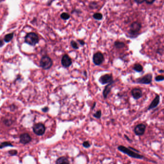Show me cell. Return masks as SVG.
<instances>
[{
	"instance_id": "7a4b0ae2",
	"label": "cell",
	"mask_w": 164,
	"mask_h": 164,
	"mask_svg": "<svg viewBox=\"0 0 164 164\" xmlns=\"http://www.w3.org/2000/svg\"><path fill=\"white\" fill-rule=\"evenodd\" d=\"M118 149L119 150L123 152L124 153H126L128 156H131V157L137 159H142L144 157L143 156L139 155V153H136L135 152L129 149V148H126L123 145H120L118 147Z\"/></svg>"
},
{
	"instance_id": "f1b7e54d",
	"label": "cell",
	"mask_w": 164,
	"mask_h": 164,
	"mask_svg": "<svg viewBox=\"0 0 164 164\" xmlns=\"http://www.w3.org/2000/svg\"><path fill=\"white\" fill-rule=\"evenodd\" d=\"M156 0H145L146 3H147L148 4H153Z\"/></svg>"
},
{
	"instance_id": "1f68e13d",
	"label": "cell",
	"mask_w": 164,
	"mask_h": 164,
	"mask_svg": "<svg viewBox=\"0 0 164 164\" xmlns=\"http://www.w3.org/2000/svg\"><path fill=\"white\" fill-rule=\"evenodd\" d=\"M3 45H4L3 41L2 40V39H0V47H2L3 46Z\"/></svg>"
},
{
	"instance_id": "cb8c5ba5",
	"label": "cell",
	"mask_w": 164,
	"mask_h": 164,
	"mask_svg": "<svg viewBox=\"0 0 164 164\" xmlns=\"http://www.w3.org/2000/svg\"><path fill=\"white\" fill-rule=\"evenodd\" d=\"M71 46L74 49H79V47L77 42L74 40H72L71 41Z\"/></svg>"
},
{
	"instance_id": "4fadbf2b",
	"label": "cell",
	"mask_w": 164,
	"mask_h": 164,
	"mask_svg": "<svg viewBox=\"0 0 164 164\" xmlns=\"http://www.w3.org/2000/svg\"><path fill=\"white\" fill-rule=\"evenodd\" d=\"M114 83V81H113V82L110 83L109 84H108L105 86V88L104 89L103 91V96H104V99H107L108 95L109 94L110 92H111L112 88H113V84Z\"/></svg>"
},
{
	"instance_id": "d6986e66",
	"label": "cell",
	"mask_w": 164,
	"mask_h": 164,
	"mask_svg": "<svg viewBox=\"0 0 164 164\" xmlns=\"http://www.w3.org/2000/svg\"><path fill=\"white\" fill-rule=\"evenodd\" d=\"M93 17L97 20H101L103 18V14L100 13H96L93 14Z\"/></svg>"
},
{
	"instance_id": "4dcf8cb0",
	"label": "cell",
	"mask_w": 164,
	"mask_h": 164,
	"mask_svg": "<svg viewBox=\"0 0 164 164\" xmlns=\"http://www.w3.org/2000/svg\"><path fill=\"white\" fill-rule=\"evenodd\" d=\"M42 110L44 112H48V110H49V108H48V107H44V108L42 109Z\"/></svg>"
},
{
	"instance_id": "484cf974",
	"label": "cell",
	"mask_w": 164,
	"mask_h": 164,
	"mask_svg": "<svg viewBox=\"0 0 164 164\" xmlns=\"http://www.w3.org/2000/svg\"><path fill=\"white\" fill-rule=\"evenodd\" d=\"M83 146L85 148L90 147V144L88 141H85L82 144Z\"/></svg>"
},
{
	"instance_id": "ac0fdd59",
	"label": "cell",
	"mask_w": 164,
	"mask_h": 164,
	"mask_svg": "<svg viewBox=\"0 0 164 164\" xmlns=\"http://www.w3.org/2000/svg\"><path fill=\"white\" fill-rule=\"evenodd\" d=\"M13 36H14V33H10V34H7L4 37V41L6 42H10L12 39V38H13Z\"/></svg>"
},
{
	"instance_id": "30bf717a",
	"label": "cell",
	"mask_w": 164,
	"mask_h": 164,
	"mask_svg": "<svg viewBox=\"0 0 164 164\" xmlns=\"http://www.w3.org/2000/svg\"><path fill=\"white\" fill-rule=\"evenodd\" d=\"M146 125L144 124H139L137 125L134 129L135 134L138 136L142 135L145 132Z\"/></svg>"
},
{
	"instance_id": "836d02e7",
	"label": "cell",
	"mask_w": 164,
	"mask_h": 164,
	"mask_svg": "<svg viewBox=\"0 0 164 164\" xmlns=\"http://www.w3.org/2000/svg\"><path fill=\"white\" fill-rule=\"evenodd\" d=\"M159 72L160 73H164V71H163V70H159Z\"/></svg>"
},
{
	"instance_id": "9c48e42d",
	"label": "cell",
	"mask_w": 164,
	"mask_h": 164,
	"mask_svg": "<svg viewBox=\"0 0 164 164\" xmlns=\"http://www.w3.org/2000/svg\"><path fill=\"white\" fill-rule=\"evenodd\" d=\"M61 63L64 67L68 68L71 65L72 63V61L71 58L67 54L63 55V57L61 60Z\"/></svg>"
},
{
	"instance_id": "277c9868",
	"label": "cell",
	"mask_w": 164,
	"mask_h": 164,
	"mask_svg": "<svg viewBox=\"0 0 164 164\" xmlns=\"http://www.w3.org/2000/svg\"><path fill=\"white\" fill-rule=\"evenodd\" d=\"M52 59L47 56H45L41 58L40 60V66L44 70H48L52 65Z\"/></svg>"
},
{
	"instance_id": "3957f363",
	"label": "cell",
	"mask_w": 164,
	"mask_h": 164,
	"mask_svg": "<svg viewBox=\"0 0 164 164\" xmlns=\"http://www.w3.org/2000/svg\"><path fill=\"white\" fill-rule=\"evenodd\" d=\"M38 36L33 32L28 33L25 37V42L31 46H35L38 43Z\"/></svg>"
},
{
	"instance_id": "5bb4252c",
	"label": "cell",
	"mask_w": 164,
	"mask_h": 164,
	"mask_svg": "<svg viewBox=\"0 0 164 164\" xmlns=\"http://www.w3.org/2000/svg\"><path fill=\"white\" fill-rule=\"evenodd\" d=\"M160 103V96L158 95H156L155 98L153 99V100L152 101L149 107L148 108V110H149L151 109H153L157 107Z\"/></svg>"
},
{
	"instance_id": "603a6c76",
	"label": "cell",
	"mask_w": 164,
	"mask_h": 164,
	"mask_svg": "<svg viewBox=\"0 0 164 164\" xmlns=\"http://www.w3.org/2000/svg\"><path fill=\"white\" fill-rule=\"evenodd\" d=\"M98 3L95 2H91L89 4V7L91 9H94L97 8L98 7Z\"/></svg>"
},
{
	"instance_id": "5b68a950",
	"label": "cell",
	"mask_w": 164,
	"mask_h": 164,
	"mask_svg": "<svg viewBox=\"0 0 164 164\" xmlns=\"http://www.w3.org/2000/svg\"><path fill=\"white\" fill-rule=\"evenodd\" d=\"M152 78L153 75L152 74H148L142 77L139 78L138 79H136L135 82L137 84L149 85L151 84L152 81Z\"/></svg>"
},
{
	"instance_id": "52a82bcc",
	"label": "cell",
	"mask_w": 164,
	"mask_h": 164,
	"mask_svg": "<svg viewBox=\"0 0 164 164\" xmlns=\"http://www.w3.org/2000/svg\"><path fill=\"white\" fill-rule=\"evenodd\" d=\"M93 62L96 65H100L104 62V55L102 52H96L93 56Z\"/></svg>"
},
{
	"instance_id": "8fae6325",
	"label": "cell",
	"mask_w": 164,
	"mask_h": 164,
	"mask_svg": "<svg viewBox=\"0 0 164 164\" xmlns=\"http://www.w3.org/2000/svg\"><path fill=\"white\" fill-rule=\"evenodd\" d=\"M31 140V137L28 134H23L20 136V142L24 145L30 142Z\"/></svg>"
},
{
	"instance_id": "d6a6232c",
	"label": "cell",
	"mask_w": 164,
	"mask_h": 164,
	"mask_svg": "<svg viewBox=\"0 0 164 164\" xmlns=\"http://www.w3.org/2000/svg\"><path fill=\"white\" fill-rule=\"evenodd\" d=\"M96 104V102H94V103H93V106L91 107V109H92V110H93V109H94V108L95 107Z\"/></svg>"
},
{
	"instance_id": "e0dca14e",
	"label": "cell",
	"mask_w": 164,
	"mask_h": 164,
	"mask_svg": "<svg viewBox=\"0 0 164 164\" xmlns=\"http://www.w3.org/2000/svg\"><path fill=\"white\" fill-rule=\"evenodd\" d=\"M133 69L135 71H137L138 73H140L143 71V68L141 64L139 63H136L134 64Z\"/></svg>"
},
{
	"instance_id": "f546056e",
	"label": "cell",
	"mask_w": 164,
	"mask_h": 164,
	"mask_svg": "<svg viewBox=\"0 0 164 164\" xmlns=\"http://www.w3.org/2000/svg\"><path fill=\"white\" fill-rule=\"evenodd\" d=\"M134 1L138 4H142L145 1V0H134Z\"/></svg>"
},
{
	"instance_id": "9a60e30c",
	"label": "cell",
	"mask_w": 164,
	"mask_h": 164,
	"mask_svg": "<svg viewBox=\"0 0 164 164\" xmlns=\"http://www.w3.org/2000/svg\"><path fill=\"white\" fill-rule=\"evenodd\" d=\"M56 164H70V163L66 157L62 156L57 159L56 162Z\"/></svg>"
},
{
	"instance_id": "2e32d148",
	"label": "cell",
	"mask_w": 164,
	"mask_h": 164,
	"mask_svg": "<svg viewBox=\"0 0 164 164\" xmlns=\"http://www.w3.org/2000/svg\"><path fill=\"white\" fill-rule=\"evenodd\" d=\"M114 46L117 49H120L125 47V44L122 41H116L114 43Z\"/></svg>"
},
{
	"instance_id": "4316f807",
	"label": "cell",
	"mask_w": 164,
	"mask_h": 164,
	"mask_svg": "<svg viewBox=\"0 0 164 164\" xmlns=\"http://www.w3.org/2000/svg\"><path fill=\"white\" fill-rule=\"evenodd\" d=\"M17 150H15L10 151L9 152V153L10 154L11 156H15V155H17Z\"/></svg>"
},
{
	"instance_id": "8992f818",
	"label": "cell",
	"mask_w": 164,
	"mask_h": 164,
	"mask_svg": "<svg viewBox=\"0 0 164 164\" xmlns=\"http://www.w3.org/2000/svg\"><path fill=\"white\" fill-rule=\"evenodd\" d=\"M33 130L36 134L41 136L44 134L45 131V127L42 123H37L33 126Z\"/></svg>"
},
{
	"instance_id": "83f0119b",
	"label": "cell",
	"mask_w": 164,
	"mask_h": 164,
	"mask_svg": "<svg viewBox=\"0 0 164 164\" xmlns=\"http://www.w3.org/2000/svg\"><path fill=\"white\" fill-rule=\"evenodd\" d=\"M78 41L80 45L81 46H84L85 44V42L82 39H78Z\"/></svg>"
},
{
	"instance_id": "44dd1931",
	"label": "cell",
	"mask_w": 164,
	"mask_h": 164,
	"mask_svg": "<svg viewBox=\"0 0 164 164\" xmlns=\"http://www.w3.org/2000/svg\"><path fill=\"white\" fill-rule=\"evenodd\" d=\"M61 18L63 20H68L70 17L69 14L67 13H63L61 14Z\"/></svg>"
},
{
	"instance_id": "ffe728a7",
	"label": "cell",
	"mask_w": 164,
	"mask_h": 164,
	"mask_svg": "<svg viewBox=\"0 0 164 164\" xmlns=\"http://www.w3.org/2000/svg\"><path fill=\"white\" fill-rule=\"evenodd\" d=\"M13 145L11 144L10 142H2L1 144H0V149H2L3 148L7 147V146H13Z\"/></svg>"
},
{
	"instance_id": "ba28073f",
	"label": "cell",
	"mask_w": 164,
	"mask_h": 164,
	"mask_svg": "<svg viewBox=\"0 0 164 164\" xmlns=\"http://www.w3.org/2000/svg\"><path fill=\"white\" fill-rule=\"evenodd\" d=\"M99 81L102 85H105L107 84H109L113 81L112 74H105L100 77Z\"/></svg>"
},
{
	"instance_id": "6da1fadb",
	"label": "cell",
	"mask_w": 164,
	"mask_h": 164,
	"mask_svg": "<svg viewBox=\"0 0 164 164\" xmlns=\"http://www.w3.org/2000/svg\"><path fill=\"white\" fill-rule=\"evenodd\" d=\"M142 25L138 22H134L131 24L129 30V34L131 38H135L137 36L141 29Z\"/></svg>"
},
{
	"instance_id": "7c38bea8",
	"label": "cell",
	"mask_w": 164,
	"mask_h": 164,
	"mask_svg": "<svg viewBox=\"0 0 164 164\" xmlns=\"http://www.w3.org/2000/svg\"><path fill=\"white\" fill-rule=\"evenodd\" d=\"M131 95L135 99H139L142 96V91L139 88H135L131 91Z\"/></svg>"
},
{
	"instance_id": "7402d4cb",
	"label": "cell",
	"mask_w": 164,
	"mask_h": 164,
	"mask_svg": "<svg viewBox=\"0 0 164 164\" xmlns=\"http://www.w3.org/2000/svg\"><path fill=\"white\" fill-rule=\"evenodd\" d=\"M93 116L96 119H100L102 117V111L101 110H97L96 112L93 114Z\"/></svg>"
},
{
	"instance_id": "d4e9b609",
	"label": "cell",
	"mask_w": 164,
	"mask_h": 164,
	"mask_svg": "<svg viewBox=\"0 0 164 164\" xmlns=\"http://www.w3.org/2000/svg\"><path fill=\"white\" fill-rule=\"evenodd\" d=\"M164 79V77L163 75H158L157 76H156L155 77V80L156 82H160V81H163Z\"/></svg>"
}]
</instances>
